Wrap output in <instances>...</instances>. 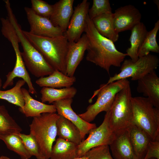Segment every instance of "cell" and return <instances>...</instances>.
<instances>
[{
	"label": "cell",
	"instance_id": "obj_7",
	"mask_svg": "<svg viewBox=\"0 0 159 159\" xmlns=\"http://www.w3.org/2000/svg\"><path fill=\"white\" fill-rule=\"evenodd\" d=\"M129 82L127 79H125L107 85H101L100 88L95 91L93 97L97 95L96 102L93 104L89 105L85 112L78 115L85 121L90 123L100 112H107L110 109L116 94Z\"/></svg>",
	"mask_w": 159,
	"mask_h": 159
},
{
	"label": "cell",
	"instance_id": "obj_9",
	"mask_svg": "<svg viewBox=\"0 0 159 159\" xmlns=\"http://www.w3.org/2000/svg\"><path fill=\"white\" fill-rule=\"evenodd\" d=\"M88 137L78 145L77 158L81 157L90 150L102 145H109L114 139L115 134L110 130L108 117L106 113L104 120L98 127L91 130Z\"/></svg>",
	"mask_w": 159,
	"mask_h": 159
},
{
	"label": "cell",
	"instance_id": "obj_2",
	"mask_svg": "<svg viewBox=\"0 0 159 159\" xmlns=\"http://www.w3.org/2000/svg\"><path fill=\"white\" fill-rule=\"evenodd\" d=\"M22 32L54 70L65 74L66 57L70 43L65 33L62 35L48 37L35 35L23 30Z\"/></svg>",
	"mask_w": 159,
	"mask_h": 159
},
{
	"label": "cell",
	"instance_id": "obj_37",
	"mask_svg": "<svg viewBox=\"0 0 159 159\" xmlns=\"http://www.w3.org/2000/svg\"><path fill=\"white\" fill-rule=\"evenodd\" d=\"M74 159H88V158L87 157L84 155L81 157L76 158Z\"/></svg>",
	"mask_w": 159,
	"mask_h": 159
},
{
	"label": "cell",
	"instance_id": "obj_38",
	"mask_svg": "<svg viewBox=\"0 0 159 159\" xmlns=\"http://www.w3.org/2000/svg\"><path fill=\"white\" fill-rule=\"evenodd\" d=\"M2 86V80L1 78L0 77V90Z\"/></svg>",
	"mask_w": 159,
	"mask_h": 159
},
{
	"label": "cell",
	"instance_id": "obj_12",
	"mask_svg": "<svg viewBox=\"0 0 159 159\" xmlns=\"http://www.w3.org/2000/svg\"><path fill=\"white\" fill-rule=\"evenodd\" d=\"M141 14L133 5L129 4L121 6L113 13L114 25L118 33L131 30L140 22Z\"/></svg>",
	"mask_w": 159,
	"mask_h": 159
},
{
	"label": "cell",
	"instance_id": "obj_3",
	"mask_svg": "<svg viewBox=\"0 0 159 159\" xmlns=\"http://www.w3.org/2000/svg\"><path fill=\"white\" fill-rule=\"evenodd\" d=\"M8 19L14 26L22 47L21 55L25 66L36 77L49 75L55 70L47 62L42 54L27 39L22 32L14 14H10Z\"/></svg>",
	"mask_w": 159,
	"mask_h": 159
},
{
	"label": "cell",
	"instance_id": "obj_15",
	"mask_svg": "<svg viewBox=\"0 0 159 159\" xmlns=\"http://www.w3.org/2000/svg\"><path fill=\"white\" fill-rule=\"evenodd\" d=\"M137 90L147 97L154 107L159 108V78L155 70L138 80Z\"/></svg>",
	"mask_w": 159,
	"mask_h": 159
},
{
	"label": "cell",
	"instance_id": "obj_23",
	"mask_svg": "<svg viewBox=\"0 0 159 159\" xmlns=\"http://www.w3.org/2000/svg\"><path fill=\"white\" fill-rule=\"evenodd\" d=\"M76 81L75 77H68L61 72L55 70L48 76L39 78L35 82L40 87L55 88L71 87Z\"/></svg>",
	"mask_w": 159,
	"mask_h": 159
},
{
	"label": "cell",
	"instance_id": "obj_31",
	"mask_svg": "<svg viewBox=\"0 0 159 159\" xmlns=\"http://www.w3.org/2000/svg\"><path fill=\"white\" fill-rule=\"evenodd\" d=\"M18 135L26 150L32 156H35L37 159H44L41 153L37 142L31 134L26 135L20 133Z\"/></svg>",
	"mask_w": 159,
	"mask_h": 159
},
{
	"label": "cell",
	"instance_id": "obj_28",
	"mask_svg": "<svg viewBox=\"0 0 159 159\" xmlns=\"http://www.w3.org/2000/svg\"><path fill=\"white\" fill-rule=\"evenodd\" d=\"M25 83L23 80H20L11 89L5 91L0 90V99L6 100L10 103L19 106L20 108H23L24 101L21 88Z\"/></svg>",
	"mask_w": 159,
	"mask_h": 159
},
{
	"label": "cell",
	"instance_id": "obj_5",
	"mask_svg": "<svg viewBox=\"0 0 159 159\" xmlns=\"http://www.w3.org/2000/svg\"><path fill=\"white\" fill-rule=\"evenodd\" d=\"M59 115L45 113L34 117L29 125L30 133L35 138L44 159L50 158L53 144L57 135V122Z\"/></svg>",
	"mask_w": 159,
	"mask_h": 159
},
{
	"label": "cell",
	"instance_id": "obj_34",
	"mask_svg": "<svg viewBox=\"0 0 159 159\" xmlns=\"http://www.w3.org/2000/svg\"><path fill=\"white\" fill-rule=\"evenodd\" d=\"M84 156L88 159H114L110 151L109 145H102L93 148Z\"/></svg>",
	"mask_w": 159,
	"mask_h": 159
},
{
	"label": "cell",
	"instance_id": "obj_30",
	"mask_svg": "<svg viewBox=\"0 0 159 159\" xmlns=\"http://www.w3.org/2000/svg\"><path fill=\"white\" fill-rule=\"evenodd\" d=\"M159 30V20H158L155 23L153 29L148 32L145 38L138 51V57L148 55L150 52L159 53V46L156 38Z\"/></svg>",
	"mask_w": 159,
	"mask_h": 159
},
{
	"label": "cell",
	"instance_id": "obj_26",
	"mask_svg": "<svg viewBox=\"0 0 159 159\" xmlns=\"http://www.w3.org/2000/svg\"><path fill=\"white\" fill-rule=\"evenodd\" d=\"M75 87H71L61 89L43 87L40 90L42 102L53 103L62 100L72 98L77 92Z\"/></svg>",
	"mask_w": 159,
	"mask_h": 159
},
{
	"label": "cell",
	"instance_id": "obj_13",
	"mask_svg": "<svg viewBox=\"0 0 159 159\" xmlns=\"http://www.w3.org/2000/svg\"><path fill=\"white\" fill-rule=\"evenodd\" d=\"M72 98L62 100L53 103L58 114L68 119L79 129L82 141L84 140L86 134H89L92 129L96 127L95 123L87 122L80 117L73 110L71 104Z\"/></svg>",
	"mask_w": 159,
	"mask_h": 159
},
{
	"label": "cell",
	"instance_id": "obj_18",
	"mask_svg": "<svg viewBox=\"0 0 159 159\" xmlns=\"http://www.w3.org/2000/svg\"><path fill=\"white\" fill-rule=\"evenodd\" d=\"M134 152L138 159H143L151 139L140 127L132 123L127 129Z\"/></svg>",
	"mask_w": 159,
	"mask_h": 159
},
{
	"label": "cell",
	"instance_id": "obj_11",
	"mask_svg": "<svg viewBox=\"0 0 159 159\" xmlns=\"http://www.w3.org/2000/svg\"><path fill=\"white\" fill-rule=\"evenodd\" d=\"M90 3L83 0L74 7L69 23L65 34L70 43L77 42L84 32Z\"/></svg>",
	"mask_w": 159,
	"mask_h": 159
},
{
	"label": "cell",
	"instance_id": "obj_19",
	"mask_svg": "<svg viewBox=\"0 0 159 159\" xmlns=\"http://www.w3.org/2000/svg\"><path fill=\"white\" fill-rule=\"evenodd\" d=\"M24 101L22 109L19 108V111L27 117H35L45 113H56V109L53 105H47L35 100L29 94L28 90L21 88Z\"/></svg>",
	"mask_w": 159,
	"mask_h": 159
},
{
	"label": "cell",
	"instance_id": "obj_40",
	"mask_svg": "<svg viewBox=\"0 0 159 159\" xmlns=\"http://www.w3.org/2000/svg\"></svg>",
	"mask_w": 159,
	"mask_h": 159
},
{
	"label": "cell",
	"instance_id": "obj_29",
	"mask_svg": "<svg viewBox=\"0 0 159 159\" xmlns=\"http://www.w3.org/2000/svg\"><path fill=\"white\" fill-rule=\"evenodd\" d=\"M7 148L18 154L22 159H29L32 156L26 150L21 139L18 134L0 135Z\"/></svg>",
	"mask_w": 159,
	"mask_h": 159
},
{
	"label": "cell",
	"instance_id": "obj_36",
	"mask_svg": "<svg viewBox=\"0 0 159 159\" xmlns=\"http://www.w3.org/2000/svg\"><path fill=\"white\" fill-rule=\"evenodd\" d=\"M0 159H11L9 157L4 155H2L0 157Z\"/></svg>",
	"mask_w": 159,
	"mask_h": 159
},
{
	"label": "cell",
	"instance_id": "obj_32",
	"mask_svg": "<svg viewBox=\"0 0 159 159\" xmlns=\"http://www.w3.org/2000/svg\"><path fill=\"white\" fill-rule=\"evenodd\" d=\"M110 12L112 11L109 0H93L92 6L89 9L88 14L92 19L97 16Z\"/></svg>",
	"mask_w": 159,
	"mask_h": 159
},
{
	"label": "cell",
	"instance_id": "obj_17",
	"mask_svg": "<svg viewBox=\"0 0 159 159\" xmlns=\"http://www.w3.org/2000/svg\"><path fill=\"white\" fill-rule=\"evenodd\" d=\"M115 134V138L109 145L114 159H138L131 145L126 130Z\"/></svg>",
	"mask_w": 159,
	"mask_h": 159
},
{
	"label": "cell",
	"instance_id": "obj_35",
	"mask_svg": "<svg viewBox=\"0 0 159 159\" xmlns=\"http://www.w3.org/2000/svg\"><path fill=\"white\" fill-rule=\"evenodd\" d=\"M152 158L159 159V140L150 141L143 159H149Z\"/></svg>",
	"mask_w": 159,
	"mask_h": 159
},
{
	"label": "cell",
	"instance_id": "obj_25",
	"mask_svg": "<svg viewBox=\"0 0 159 159\" xmlns=\"http://www.w3.org/2000/svg\"><path fill=\"white\" fill-rule=\"evenodd\" d=\"M78 145L58 138L52 146L50 159H74L77 158Z\"/></svg>",
	"mask_w": 159,
	"mask_h": 159
},
{
	"label": "cell",
	"instance_id": "obj_16",
	"mask_svg": "<svg viewBox=\"0 0 159 159\" xmlns=\"http://www.w3.org/2000/svg\"><path fill=\"white\" fill-rule=\"evenodd\" d=\"M74 0H60L53 5L49 19L54 26L65 33L69 26L74 10Z\"/></svg>",
	"mask_w": 159,
	"mask_h": 159
},
{
	"label": "cell",
	"instance_id": "obj_10",
	"mask_svg": "<svg viewBox=\"0 0 159 159\" xmlns=\"http://www.w3.org/2000/svg\"><path fill=\"white\" fill-rule=\"evenodd\" d=\"M27 18L30 26L31 33L35 35L52 37L64 34L60 28L54 25L49 19L39 16L31 8H24Z\"/></svg>",
	"mask_w": 159,
	"mask_h": 159
},
{
	"label": "cell",
	"instance_id": "obj_22",
	"mask_svg": "<svg viewBox=\"0 0 159 159\" xmlns=\"http://www.w3.org/2000/svg\"><path fill=\"white\" fill-rule=\"evenodd\" d=\"M57 135L59 138L77 145L82 141L78 128L70 120L59 115L57 122Z\"/></svg>",
	"mask_w": 159,
	"mask_h": 159
},
{
	"label": "cell",
	"instance_id": "obj_27",
	"mask_svg": "<svg viewBox=\"0 0 159 159\" xmlns=\"http://www.w3.org/2000/svg\"><path fill=\"white\" fill-rule=\"evenodd\" d=\"M22 129L10 115L4 105H0V135L18 134Z\"/></svg>",
	"mask_w": 159,
	"mask_h": 159
},
{
	"label": "cell",
	"instance_id": "obj_6",
	"mask_svg": "<svg viewBox=\"0 0 159 159\" xmlns=\"http://www.w3.org/2000/svg\"><path fill=\"white\" fill-rule=\"evenodd\" d=\"M133 123L149 136L152 140H159V108L143 97H132Z\"/></svg>",
	"mask_w": 159,
	"mask_h": 159
},
{
	"label": "cell",
	"instance_id": "obj_1",
	"mask_svg": "<svg viewBox=\"0 0 159 159\" xmlns=\"http://www.w3.org/2000/svg\"><path fill=\"white\" fill-rule=\"evenodd\" d=\"M84 32L87 38V61L103 69L109 74L111 66L120 67L127 54L119 51L112 40L99 33L88 14Z\"/></svg>",
	"mask_w": 159,
	"mask_h": 159
},
{
	"label": "cell",
	"instance_id": "obj_33",
	"mask_svg": "<svg viewBox=\"0 0 159 159\" xmlns=\"http://www.w3.org/2000/svg\"><path fill=\"white\" fill-rule=\"evenodd\" d=\"M31 9L38 15L49 19L53 10V5L42 0H31Z\"/></svg>",
	"mask_w": 159,
	"mask_h": 159
},
{
	"label": "cell",
	"instance_id": "obj_20",
	"mask_svg": "<svg viewBox=\"0 0 159 159\" xmlns=\"http://www.w3.org/2000/svg\"><path fill=\"white\" fill-rule=\"evenodd\" d=\"M16 60L14 67L12 71L9 72L6 75V80L2 86L5 89L10 86H12L15 78H21L26 83L28 87L29 92L32 94L37 92L34 87L31 77L27 71L20 52L15 54Z\"/></svg>",
	"mask_w": 159,
	"mask_h": 159
},
{
	"label": "cell",
	"instance_id": "obj_14",
	"mask_svg": "<svg viewBox=\"0 0 159 159\" xmlns=\"http://www.w3.org/2000/svg\"><path fill=\"white\" fill-rule=\"evenodd\" d=\"M87 38L85 33L77 42L70 43L66 57V75L69 77L74 76L76 70L87 49Z\"/></svg>",
	"mask_w": 159,
	"mask_h": 159
},
{
	"label": "cell",
	"instance_id": "obj_21",
	"mask_svg": "<svg viewBox=\"0 0 159 159\" xmlns=\"http://www.w3.org/2000/svg\"><path fill=\"white\" fill-rule=\"evenodd\" d=\"M92 20L95 29L100 34L114 43L118 40L119 33L114 28L113 13L110 12L103 14Z\"/></svg>",
	"mask_w": 159,
	"mask_h": 159
},
{
	"label": "cell",
	"instance_id": "obj_24",
	"mask_svg": "<svg viewBox=\"0 0 159 159\" xmlns=\"http://www.w3.org/2000/svg\"><path fill=\"white\" fill-rule=\"evenodd\" d=\"M131 34L129 39L130 46L126 50L127 56L133 62L139 58L138 51L142 45L148 32L146 27L143 23L140 22L131 29Z\"/></svg>",
	"mask_w": 159,
	"mask_h": 159
},
{
	"label": "cell",
	"instance_id": "obj_4",
	"mask_svg": "<svg viewBox=\"0 0 159 159\" xmlns=\"http://www.w3.org/2000/svg\"><path fill=\"white\" fill-rule=\"evenodd\" d=\"M132 97L129 82L116 94L110 109L106 112L110 128L115 134L133 123Z\"/></svg>",
	"mask_w": 159,
	"mask_h": 159
},
{
	"label": "cell",
	"instance_id": "obj_8",
	"mask_svg": "<svg viewBox=\"0 0 159 159\" xmlns=\"http://www.w3.org/2000/svg\"><path fill=\"white\" fill-rule=\"evenodd\" d=\"M120 69V72L110 77L107 85L118 80L131 78L132 81L138 80L158 66L159 59L156 55L150 54L139 57L135 62L130 59H124Z\"/></svg>",
	"mask_w": 159,
	"mask_h": 159
},
{
	"label": "cell",
	"instance_id": "obj_39",
	"mask_svg": "<svg viewBox=\"0 0 159 159\" xmlns=\"http://www.w3.org/2000/svg\"><path fill=\"white\" fill-rule=\"evenodd\" d=\"M149 159H156L155 158H150Z\"/></svg>",
	"mask_w": 159,
	"mask_h": 159
}]
</instances>
